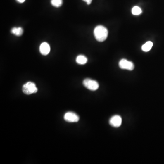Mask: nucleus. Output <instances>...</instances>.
<instances>
[{"label":"nucleus","mask_w":164,"mask_h":164,"mask_svg":"<svg viewBox=\"0 0 164 164\" xmlns=\"http://www.w3.org/2000/svg\"><path fill=\"white\" fill-rule=\"evenodd\" d=\"M96 39L99 42H102L106 39L108 36V31L104 26H97L94 31Z\"/></svg>","instance_id":"1"},{"label":"nucleus","mask_w":164,"mask_h":164,"mask_svg":"<svg viewBox=\"0 0 164 164\" xmlns=\"http://www.w3.org/2000/svg\"><path fill=\"white\" fill-rule=\"evenodd\" d=\"M23 92L27 95L35 94L37 92V88L36 84L32 82H28L24 84L22 88Z\"/></svg>","instance_id":"2"},{"label":"nucleus","mask_w":164,"mask_h":164,"mask_svg":"<svg viewBox=\"0 0 164 164\" xmlns=\"http://www.w3.org/2000/svg\"><path fill=\"white\" fill-rule=\"evenodd\" d=\"M83 85L85 88L91 91L97 90L99 88V84L96 81L90 79H86L83 81Z\"/></svg>","instance_id":"3"},{"label":"nucleus","mask_w":164,"mask_h":164,"mask_svg":"<svg viewBox=\"0 0 164 164\" xmlns=\"http://www.w3.org/2000/svg\"><path fill=\"white\" fill-rule=\"evenodd\" d=\"M64 119L69 123H75L79 121L80 117L76 114L72 112H68L64 115Z\"/></svg>","instance_id":"4"},{"label":"nucleus","mask_w":164,"mask_h":164,"mask_svg":"<svg viewBox=\"0 0 164 164\" xmlns=\"http://www.w3.org/2000/svg\"><path fill=\"white\" fill-rule=\"evenodd\" d=\"M120 68L123 69L132 71L134 69V66L132 62L128 61L125 59H122L120 60L119 63Z\"/></svg>","instance_id":"5"},{"label":"nucleus","mask_w":164,"mask_h":164,"mask_svg":"<svg viewBox=\"0 0 164 164\" xmlns=\"http://www.w3.org/2000/svg\"><path fill=\"white\" fill-rule=\"evenodd\" d=\"M122 118L118 115H115L112 117L109 120V124L111 126L115 128L120 127L122 124Z\"/></svg>","instance_id":"6"},{"label":"nucleus","mask_w":164,"mask_h":164,"mask_svg":"<svg viewBox=\"0 0 164 164\" xmlns=\"http://www.w3.org/2000/svg\"><path fill=\"white\" fill-rule=\"evenodd\" d=\"M39 50L42 54L46 56L49 54L50 52V46L47 42H42L40 46Z\"/></svg>","instance_id":"7"},{"label":"nucleus","mask_w":164,"mask_h":164,"mask_svg":"<svg viewBox=\"0 0 164 164\" xmlns=\"http://www.w3.org/2000/svg\"><path fill=\"white\" fill-rule=\"evenodd\" d=\"M11 32L12 34L17 36H21L23 33V30L21 27H14L11 29Z\"/></svg>","instance_id":"8"},{"label":"nucleus","mask_w":164,"mask_h":164,"mask_svg":"<svg viewBox=\"0 0 164 164\" xmlns=\"http://www.w3.org/2000/svg\"><path fill=\"white\" fill-rule=\"evenodd\" d=\"M76 61L77 63H78V64H80V65H84V64L87 63L88 59L84 55H80L77 57Z\"/></svg>","instance_id":"9"},{"label":"nucleus","mask_w":164,"mask_h":164,"mask_svg":"<svg viewBox=\"0 0 164 164\" xmlns=\"http://www.w3.org/2000/svg\"><path fill=\"white\" fill-rule=\"evenodd\" d=\"M152 46H153V42L151 41H148L142 46V50L144 52H149V51L151 50Z\"/></svg>","instance_id":"10"},{"label":"nucleus","mask_w":164,"mask_h":164,"mask_svg":"<svg viewBox=\"0 0 164 164\" xmlns=\"http://www.w3.org/2000/svg\"><path fill=\"white\" fill-rule=\"evenodd\" d=\"M141 9L140 8V7L137 6H135L132 8V13L134 15H139L142 13Z\"/></svg>","instance_id":"11"},{"label":"nucleus","mask_w":164,"mask_h":164,"mask_svg":"<svg viewBox=\"0 0 164 164\" xmlns=\"http://www.w3.org/2000/svg\"><path fill=\"white\" fill-rule=\"evenodd\" d=\"M63 0H51V4L55 7H59L63 4Z\"/></svg>","instance_id":"12"},{"label":"nucleus","mask_w":164,"mask_h":164,"mask_svg":"<svg viewBox=\"0 0 164 164\" xmlns=\"http://www.w3.org/2000/svg\"><path fill=\"white\" fill-rule=\"evenodd\" d=\"M83 1H85L87 3V4L90 5L92 2V0H83Z\"/></svg>","instance_id":"13"},{"label":"nucleus","mask_w":164,"mask_h":164,"mask_svg":"<svg viewBox=\"0 0 164 164\" xmlns=\"http://www.w3.org/2000/svg\"><path fill=\"white\" fill-rule=\"evenodd\" d=\"M18 2H19V3H23V2H25V0H17Z\"/></svg>","instance_id":"14"}]
</instances>
